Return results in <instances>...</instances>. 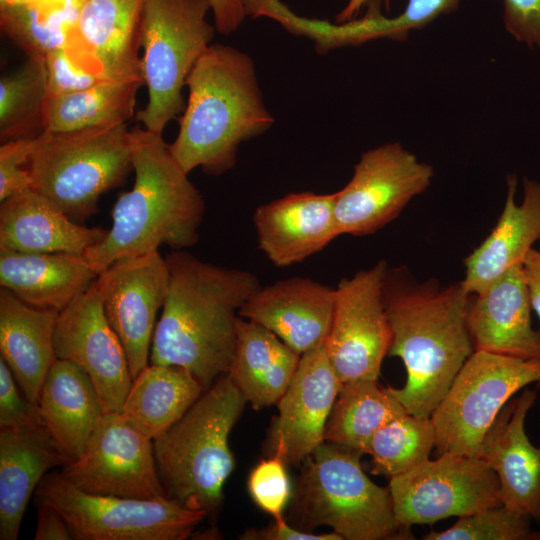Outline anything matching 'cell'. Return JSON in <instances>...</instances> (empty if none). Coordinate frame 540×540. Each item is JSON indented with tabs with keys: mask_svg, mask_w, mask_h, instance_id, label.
<instances>
[{
	"mask_svg": "<svg viewBox=\"0 0 540 540\" xmlns=\"http://www.w3.org/2000/svg\"><path fill=\"white\" fill-rule=\"evenodd\" d=\"M34 138L1 142L0 202L32 189V179L27 163Z\"/></svg>",
	"mask_w": 540,
	"mask_h": 540,
	"instance_id": "cell-39",
	"label": "cell"
},
{
	"mask_svg": "<svg viewBox=\"0 0 540 540\" xmlns=\"http://www.w3.org/2000/svg\"><path fill=\"white\" fill-rule=\"evenodd\" d=\"M131 161L132 189L115 202L105 238L83 255L98 274L120 258L159 251L162 245L182 250L199 239L204 198L163 135L132 129Z\"/></svg>",
	"mask_w": 540,
	"mask_h": 540,
	"instance_id": "cell-3",
	"label": "cell"
},
{
	"mask_svg": "<svg viewBox=\"0 0 540 540\" xmlns=\"http://www.w3.org/2000/svg\"><path fill=\"white\" fill-rule=\"evenodd\" d=\"M83 0H36L39 11L54 24L72 32Z\"/></svg>",
	"mask_w": 540,
	"mask_h": 540,
	"instance_id": "cell-46",
	"label": "cell"
},
{
	"mask_svg": "<svg viewBox=\"0 0 540 540\" xmlns=\"http://www.w3.org/2000/svg\"><path fill=\"white\" fill-rule=\"evenodd\" d=\"M300 357L273 332L240 316L228 374L246 402L258 410L278 403L297 371Z\"/></svg>",
	"mask_w": 540,
	"mask_h": 540,
	"instance_id": "cell-29",
	"label": "cell"
},
{
	"mask_svg": "<svg viewBox=\"0 0 540 540\" xmlns=\"http://www.w3.org/2000/svg\"><path fill=\"white\" fill-rule=\"evenodd\" d=\"M335 306V288L311 278L290 277L261 286L239 315L254 321L303 353L323 345Z\"/></svg>",
	"mask_w": 540,
	"mask_h": 540,
	"instance_id": "cell-19",
	"label": "cell"
},
{
	"mask_svg": "<svg viewBox=\"0 0 540 540\" xmlns=\"http://www.w3.org/2000/svg\"><path fill=\"white\" fill-rule=\"evenodd\" d=\"M517 177H507V196L495 227L465 259L462 286L470 295L488 289L511 267L522 263L540 240V182L524 178L523 200L515 201Z\"/></svg>",
	"mask_w": 540,
	"mask_h": 540,
	"instance_id": "cell-23",
	"label": "cell"
},
{
	"mask_svg": "<svg viewBox=\"0 0 540 540\" xmlns=\"http://www.w3.org/2000/svg\"><path fill=\"white\" fill-rule=\"evenodd\" d=\"M342 382L321 345L303 353L297 371L278 401L269 436V454L299 465L325 442V428Z\"/></svg>",
	"mask_w": 540,
	"mask_h": 540,
	"instance_id": "cell-17",
	"label": "cell"
},
{
	"mask_svg": "<svg viewBox=\"0 0 540 540\" xmlns=\"http://www.w3.org/2000/svg\"><path fill=\"white\" fill-rule=\"evenodd\" d=\"M73 459L44 426L0 430V539L16 540L30 496L55 467Z\"/></svg>",
	"mask_w": 540,
	"mask_h": 540,
	"instance_id": "cell-24",
	"label": "cell"
},
{
	"mask_svg": "<svg viewBox=\"0 0 540 540\" xmlns=\"http://www.w3.org/2000/svg\"><path fill=\"white\" fill-rule=\"evenodd\" d=\"M403 405L377 380L342 383L328 418L324 439L364 454L371 436L391 420L406 414Z\"/></svg>",
	"mask_w": 540,
	"mask_h": 540,
	"instance_id": "cell-32",
	"label": "cell"
},
{
	"mask_svg": "<svg viewBox=\"0 0 540 540\" xmlns=\"http://www.w3.org/2000/svg\"><path fill=\"white\" fill-rule=\"evenodd\" d=\"M209 11V0L143 1L140 70L147 102L135 118L146 130L163 135L168 123L183 113L187 78L214 38Z\"/></svg>",
	"mask_w": 540,
	"mask_h": 540,
	"instance_id": "cell-8",
	"label": "cell"
},
{
	"mask_svg": "<svg viewBox=\"0 0 540 540\" xmlns=\"http://www.w3.org/2000/svg\"><path fill=\"white\" fill-rule=\"evenodd\" d=\"M390 1L384 0L386 10H390ZM369 0H348L345 7L337 14L336 21L338 23L348 22L353 20L358 12L365 6Z\"/></svg>",
	"mask_w": 540,
	"mask_h": 540,
	"instance_id": "cell-48",
	"label": "cell"
},
{
	"mask_svg": "<svg viewBox=\"0 0 540 540\" xmlns=\"http://www.w3.org/2000/svg\"><path fill=\"white\" fill-rule=\"evenodd\" d=\"M0 27L27 57L45 58L65 47L71 35V31L48 20L33 2L0 8Z\"/></svg>",
	"mask_w": 540,
	"mask_h": 540,
	"instance_id": "cell-35",
	"label": "cell"
},
{
	"mask_svg": "<svg viewBox=\"0 0 540 540\" xmlns=\"http://www.w3.org/2000/svg\"><path fill=\"white\" fill-rule=\"evenodd\" d=\"M246 403L226 373L153 440L157 471L168 498L206 515L220 507L225 482L235 468L229 436Z\"/></svg>",
	"mask_w": 540,
	"mask_h": 540,
	"instance_id": "cell-5",
	"label": "cell"
},
{
	"mask_svg": "<svg viewBox=\"0 0 540 540\" xmlns=\"http://www.w3.org/2000/svg\"><path fill=\"white\" fill-rule=\"evenodd\" d=\"M531 518L503 505L459 517L444 531H432L425 540H526L540 539L531 531Z\"/></svg>",
	"mask_w": 540,
	"mask_h": 540,
	"instance_id": "cell-36",
	"label": "cell"
},
{
	"mask_svg": "<svg viewBox=\"0 0 540 540\" xmlns=\"http://www.w3.org/2000/svg\"><path fill=\"white\" fill-rule=\"evenodd\" d=\"M38 405L44 426L73 460L84 452L105 414L89 375L58 358L46 375Z\"/></svg>",
	"mask_w": 540,
	"mask_h": 540,
	"instance_id": "cell-28",
	"label": "cell"
},
{
	"mask_svg": "<svg viewBox=\"0 0 540 540\" xmlns=\"http://www.w3.org/2000/svg\"><path fill=\"white\" fill-rule=\"evenodd\" d=\"M53 342L58 359L74 362L89 375L104 412L120 413L133 378L96 280L59 312Z\"/></svg>",
	"mask_w": 540,
	"mask_h": 540,
	"instance_id": "cell-16",
	"label": "cell"
},
{
	"mask_svg": "<svg viewBox=\"0 0 540 540\" xmlns=\"http://www.w3.org/2000/svg\"><path fill=\"white\" fill-rule=\"evenodd\" d=\"M383 303L391 329L388 356L406 368L402 388L388 387L407 413L430 417L474 352L467 315L471 295L461 282H418L407 268H387Z\"/></svg>",
	"mask_w": 540,
	"mask_h": 540,
	"instance_id": "cell-1",
	"label": "cell"
},
{
	"mask_svg": "<svg viewBox=\"0 0 540 540\" xmlns=\"http://www.w3.org/2000/svg\"><path fill=\"white\" fill-rule=\"evenodd\" d=\"M287 463L279 453L270 454L250 471L248 493L254 504L272 518L283 516L291 498V483Z\"/></svg>",
	"mask_w": 540,
	"mask_h": 540,
	"instance_id": "cell-37",
	"label": "cell"
},
{
	"mask_svg": "<svg viewBox=\"0 0 540 540\" xmlns=\"http://www.w3.org/2000/svg\"><path fill=\"white\" fill-rule=\"evenodd\" d=\"M531 311L522 263H518L488 289L471 295L467 325L474 350L540 359V330L532 326Z\"/></svg>",
	"mask_w": 540,
	"mask_h": 540,
	"instance_id": "cell-22",
	"label": "cell"
},
{
	"mask_svg": "<svg viewBox=\"0 0 540 540\" xmlns=\"http://www.w3.org/2000/svg\"><path fill=\"white\" fill-rule=\"evenodd\" d=\"M144 0H83L66 47L102 79L141 75L138 51Z\"/></svg>",
	"mask_w": 540,
	"mask_h": 540,
	"instance_id": "cell-20",
	"label": "cell"
},
{
	"mask_svg": "<svg viewBox=\"0 0 540 540\" xmlns=\"http://www.w3.org/2000/svg\"><path fill=\"white\" fill-rule=\"evenodd\" d=\"M336 192L291 193L258 206L253 214L259 249L276 266L306 260L339 236Z\"/></svg>",
	"mask_w": 540,
	"mask_h": 540,
	"instance_id": "cell-21",
	"label": "cell"
},
{
	"mask_svg": "<svg viewBox=\"0 0 540 540\" xmlns=\"http://www.w3.org/2000/svg\"><path fill=\"white\" fill-rule=\"evenodd\" d=\"M461 0H409L400 17L410 32L457 10Z\"/></svg>",
	"mask_w": 540,
	"mask_h": 540,
	"instance_id": "cell-43",
	"label": "cell"
},
{
	"mask_svg": "<svg viewBox=\"0 0 540 540\" xmlns=\"http://www.w3.org/2000/svg\"><path fill=\"white\" fill-rule=\"evenodd\" d=\"M433 176L431 165L398 142L365 151L350 181L336 192L338 234L365 236L382 229L429 187Z\"/></svg>",
	"mask_w": 540,
	"mask_h": 540,
	"instance_id": "cell-12",
	"label": "cell"
},
{
	"mask_svg": "<svg viewBox=\"0 0 540 540\" xmlns=\"http://www.w3.org/2000/svg\"><path fill=\"white\" fill-rule=\"evenodd\" d=\"M360 455L324 442L304 460L294 503L298 525L327 526L343 540L411 539L396 520L389 488L371 481Z\"/></svg>",
	"mask_w": 540,
	"mask_h": 540,
	"instance_id": "cell-7",
	"label": "cell"
},
{
	"mask_svg": "<svg viewBox=\"0 0 540 540\" xmlns=\"http://www.w3.org/2000/svg\"><path fill=\"white\" fill-rule=\"evenodd\" d=\"M502 19L518 42L540 52V0H503Z\"/></svg>",
	"mask_w": 540,
	"mask_h": 540,
	"instance_id": "cell-41",
	"label": "cell"
},
{
	"mask_svg": "<svg viewBox=\"0 0 540 540\" xmlns=\"http://www.w3.org/2000/svg\"><path fill=\"white\" fill-rule=\"evenodd\" d=\"M49 98L44 58L27 57L15 71L0 79L1 142L34 138L44 131Z\"/></svg>",
	"mask_w": 540,
	"mask_h": 540,
	"instance_id": "cell-33",
	"label": "cell"
},
{
	"mask_svg": "<svg viewBox=\"0 0 540 540\" xmlns=\"http://www.w3.org/2000/svg\"><path fill=\"white\" fill-rule=\"evenodd\" d=\"M60 474L78 489L98 496L167 499L153 440L121 413H105L84 452Z\"/></svg>",
	"mask_w": 540,
	"mask_h": 540,
	"instance_id": "cell-14",
	"label": "cell"
},
{
	"mask_svg": "<svg viewBox=\"0 0 540 540\" xmlns=\"http://www.w3.org/2000/svg\"><path fill=\"white\" fill-rule=\"evenodd\" d=\"M53 506L76 540H183L207 516L176 501L98 496L59 473H47L35 490Z\"/></svg>",
	"mask_w": 540,
	"mask_h": 540,
	"instance_id": "cell-10",
	"label": "cell"
},
{
	"mask_svg": "<svg viewBox=\"0 0 540 540\" xmlns=\"http://www.w3.org/2000/svg\"><path fill=\"white\" fill-rule=\"evenodd\" d=\"M204 390L182 367L150 364L133 379L120 413L155 440L188 411Z\"/></svg>",
	"mask_w": 540,
	"mask_h": 540,
	"instance_id": "cell-30",
	"label": "cell"
},
{
	"mask_svg": "<svg viewBox=\"0 0 540 540\" xmlns=\"http://www.w3.org/2000/svg\"><path fill=\"white\" fill-rule=\"evenodd\" d=\"M35 540H71L70 530L61 514L51 505L38 501Z\"/></svg>",
	"mask_w": 540,
	"mask_h": 540,
	"instance_id": "cell-44",
	"label": "cell"
},
{
	"mask_svg": "<svg viewBox=\"0 0 540 540\" xmlns=\"http://www.w3.org/2000/svg\"><path fill=\"white\" fill-rule=\"evenodd\" d=\"M522 269L532 310L540 321V250L533 247L527 252L522 262Z\"/></svg>",
	"mask_w": 540,
	"mask_h": 540,
	"instance_id": "cell-47",
	"label": "cell"
},
{
	"mask_svg": "<svg viewBox=\"0 0 540 540\" xmlns=\"http://www.w3.org/2000/svg\"><path fill=\"white\" fill-rule=\"evenodd\" d=\"M216 30L229 35L235 32L246 15L243 0H209Z\"/></svg>",
	"mask_w": 540,
	"mask_h": 540,
	"instance_id": "cell-45",
	"label": "cell"
},
{
	"mask_svg": "<svg viewBox=\"0 0 540 540\" xmlns=\"http://www.w3.org/2000/svg\"><path fill=\"white\" fill-rule=\"evenodd\" d=\"M144 85L141 75L99 81L86 89L49 96L44 130L70 131L127 123L136 114V96Z\"/></svg>",
	"mask_w": 540,
	"mask_h": 540,
	"instance_id": "cell-31",
	"label": "cell"
},
{
	"mask_svg": "<svg viewBox=\"0 0 540 540\" xmlns=\"http://www.w3.org/2000/svg\"><path fill=\"white\" fill-rule=\"evenodd\" d=\"M97 277L98 273L80 254L0 249L1 287L32 307L60 312Z\"/></svg>",
	"mask_w": 540,
	"mask_h": 540,
	"instance_id": "cell-26",
	"label": "cell"
},
{
	"mask_svg": "<svg viewBox=\"0 0 540 540\" xmlns=\"http://www.w3.org/2000/svg\"><path fill=\"white\" fill-rule=\"evenodd\" d=\"M8 0H0V8L7 4Z\"/></svg>",
	"mask_w": 540,
	"mask_h": 540,
	"instance_id": "cell-50",
	"label": "cell"
},
{
	"mask_svg": "<svg viewBox=\"0 0 540 540\" xmlns=\"http://www.w3.org/2000/svg\"><path fill=\"white\" fill-rule=\"evenodd\" d=\"M188 100L170 150L189 174L221 175L234 167L240 144L267 131V110L255 65L245 52L212 43L190 72Z\"/></svg>",
	"mask_w": 540,
	"mask_h": 540,
	"instance_id": "cell-4",
	"label": "cell"
},
{
	"mask_svg": "<svg viewBox=\"0 0 540 540\" xmlns=\"http://www.w3.org/2000/svg\"><path fill=\"white\" fill-rule=\"evenodd\" d=\"M433 448L435 430L431 418L406 413L378 429L367 442L364 454L372 458L373 474L390 479L425 463Z\"/></svg>",
	"mask_w": 540,
	"mask_h": 540,
	"instance_id": "cell-34",
	"label": "cell"
},
{
	"mask_svg": "<svg viewBox=\"0 0 540 540\" xmlns=\"http://www.w3.org/2000/svg\"><path fill=\"white\" fill-rule=\"evenodd\" d=\"M15 377L0 357V427L24 428L44 425L38 403L20 393Z\"/></svg>",
	"mask_w": 540,
	"mask_h": 540,
	"instance_id": "cell-38",
	"label": "cell"
},
{
	"mask_svg": "<svg viewBox=\"0 0 540 540\" xmlns=\"http://www.w3.org/2000/svg\"><path fill=\"white\" fill-rule=\"evenodd\" d=\"M32 189L76 222L98 211L101 195L121 186L130 171L127 123L70 131L44 130L27 163Z\"/></svg>",
	"mask_w": 540,
	"mask_h": 540,
	"instance_id": "cell-6",
	"label": "cell"
},
{
	"mask_svg": "<svg viewBox=\"0 0 540 540\" xmlns=\"http://www.w3.org/2000/svg\"><path fill=\"white\" fill-rule=\"evenodd\" d=\"M107 231L75 222L33 189L0 205V249L84 255L105 238Z\"/></svg>",
	"mask_w": 540,
	"mask_h": 540,
	"instance_id": "cell-25",
	"label": "cell"
},
{
	"mask_svg": "<svg viewBox=\"0 0 540 540\" xmlns=\"http://www.w3.org/2000/svg\"><path fill=\"white\" fill-rule=\"evenodd\" d=\"M36 0H8L7 5H11V4H24V3H32ZM4 7V6H3ZM2 8V7H1Z\"/></svg>",
	"mask_w": 540,
	"mask_h": 540,
	"instance_id": "cell-49",
	"label": "cell"
},
{
	"mask_svg": "<svg viewBox=\"0 0 540 540\" xmlns=\"http://www.w3.org/2000/svg\"><path fill=\"white\" fill-rule=\"evenodd\" d=\"M388 488L396 520L408 530L502 505L495 472L472 456L441 454L390 478Z\"/></svg>",
	"mask_w": 540,
	"mask_h": 540,
	"instance_id": "cell-11",
	"label": "cell"
},
{
	"mask_svg": "<svg viewBox=\"0 0 540 540\" xmlns=\"http://www.w3.org/2000/svg\"><path fill=\"white\" fill-rule=\"evenodd\" d=\"M531 383L540 387V359L474 350L430 416L439 455L478 457L500 411Z\"/></svg>",
	"mask_w": 540,
	"mask_h": 540,
	"instance_id": "cell-9",
	"label": "cell"
},
{
	"mask_svg": "<svg viewBox=\"0 0 540 540\" xmlns=\"http://www.w3.org/2000/svg\"><path fill=\"white\" fill-rule=\"evenodd\" d=\"M388 265L379 261L342 278L335 287L331 328L324 343L342 383L378 380L391 344V329L383 303Z\"/></svg>",
	"mask_w": 540,
	"mask_h": 540,
	"instance_id": "cell-13",
	"label": "cell"
},
{
	"mask_svg": "<svg viewBox=\"0 0 540 540\" xmlns=\"http://www.w3.org/2000/svg\"><path fill=\"white\" fill-rule=\"evenodd\" d=\"M165 260L169 287L150 364L182 367L206 390L229 372L240 309L261 285L249 271L208 263L183 250H173Z\"/></svg>",
	"mask_w": 540,
	"mask_h": 540,
	"instance_id": "cell-2",
	"label": "cell"
},
{
	"mask_svg": "<svg viewBox=\"0 0 540 540\" xmlns=\"http://www.w3.org/2000/svg\"><path fill=\"white\" fill-rule=\"evenodd\" d=\"M536 392L524 390L500 411L478 454L496 474L502 505L540 522V446L525 432Z\"/></svg>",
	"mask_w": 540,
	"mask_h": 540,
	"instance_id": "cell-18",
	"label": "cell"
},
{
	"mask_svg": "<svg viewBox=\"0 0 540 540\" xmlns=\"http://www.w3.org/2000/svg\"><path fill=\"white\" fill-rule=\"evenodd\" d=\"M105 315L119 337L132 378L150 362L151 343L168 287L169 269L159 251L120 258L96 279Z\"/></svg>",
	"mask_w": 540,
	"mask_h": 540,
	"instance_id": "cell-15",
	"label": "cell"
},
{
	"mask_svg": "<svg viewBox=\"0 0 540 540\" xmlns=\"http://www.w3.org/2000/svg\"><path fill=\"white\" fill-rule=\"evenodd\" d=\"M240 539L244 540H343L334 531L314 533L290 525L285 518H273L268 526L246 530Z\"/></svg>",
	"mask_w": 540,
	"mask_h": 540,
	"instance_id": "cell-42",
	"label": "cell"
},
{
	"mask_svg": "<svg viewBox=\"0 0 540 540\" xmlns=\"http://www.w3.org/2000/svg\"><path fill=\"white\" fill-rule=\"evenodd\" d=\"M49 96L69 94L105 80L84 68L65 46L44 58Z\"/></svg>",
	"mask_w": 540,
	"mask_h": 540,
	"instance_id": "cell-40",
	"label": "cell"
},
{
	"mask_svg": "<svg viewBox=\"0 0 540 540\" xmlns=\"http://www.w3.org/2000/svg\"><path fill=\"white\" fill-rule=\"evenodd\" d=\"M59 312L32 307L0 288V353L28 400L38 403L57 359L54 331Z\"/></svg>",
	"mask_w": 540,
	"mask_h": 540,
	"instance_id": "cell-27",
	"label": "cell"
}]
</instances>
